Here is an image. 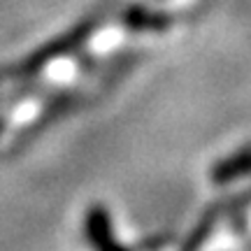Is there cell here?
Wrapping results in <instances>:
<instances>
[{"instance_id":"6da1fadb","label":"cell","mask_w":251,"mask_h":251,"mask_svg":"<svg viewBox=\"0 0 251 251\" xmlns=\"http://www.w3.org/2000/svg\"><path fill=\"white\" fill-rule=\"evenodd\" d=\"M205 0H114L21 61L0 68V153L96 98L135 61L170 45Z\"/></svg>"}]
</instances>
